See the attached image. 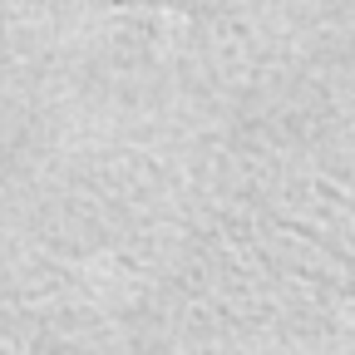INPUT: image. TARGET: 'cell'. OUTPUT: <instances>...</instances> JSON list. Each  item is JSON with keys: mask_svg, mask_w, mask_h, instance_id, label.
Masks as SVG:
<instances>
[{"mask_svg": "<svg viewBox=\"0 0 355 355\" xmlns=\"http://www.w3.org/2000/svg\"><path fill=\"white\" fill-rule=\"evenodd\" d=\"M355 0H40L79 25L109 30H144L158 40L188 44H257V40H291L301 25L345 10Z\"/></svg>", "mask_w": 355, "mask_h": 355, "instance_id": "obj_1", "label": "cell"}]
</instances>
